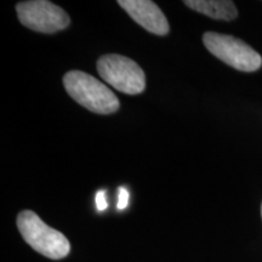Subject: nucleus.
<instances>
[{"mask_svg": "<svg viewBox=\"0 0 262 262\" xmlns=\"http://www.w3.org/2000/svg\"><path fill=\"white\" fill-rule=\"evenodd\" d=\"M64 89L75 102L97 114H112L119 110V100L103 83L81 71L63 77Z\"/></svg>", "mask_w": 262, "mask_h": 262, "instance_id": "f257e3e1", "label": "nucleus"}, {"mask_svg": "<svg viewBox=\"0 0 262 262\" xmlns=\"http://www.w3.org/2000/svg\"><path fill=\"white\" fill-rule=\"evenodd\" d=\"M17 227L27 244L52 260H60L70 254L71 244L61 232L50 227L32 210H24L17 216Z\"/></svg>", "mask_w": 262, "mask_h": 262, "instance_id": "f03ea898", "label": "nucleus"}, {"mask_svg": "<svg viewBox=\"0 0 262 262\" xmlns=\"http://www.w3.org/2000/svg\"><path fill=\"white\" fill-rule=\"evenodd\" d=\"M205 48L219 60L242 72H255L262 66L260 54L247 42L228 34L206 32L203 35Z\"/></svg>", "mask_w": 262, "mask_h": 262, "instance_id": "7ed1b4c3", "label": "nucleus"}, {"mask_svg": "<svg viewBox=\"0 0 262 262\" xmlns=\"http://www.w3.org/2000/svg\"><path fill=\"white\" fill-rule=\"evenodd\" d=\"M100 77L114 89L127 95L141 94L146 88L142 68L131 58L117 54H108L97 61Z\"/></svg>", "mask_w": 262, "mask_h": 262, "instance_id": "20e7f679", "label": "nucleus"}, {"mask_svg": "<svg viewBox=\"0 0 262 262\" xmlns=\"http://www.w3.org/2000/svg\"><path fill=\"white\" fill-rule=\"evenodd\" d=\"M19 22L29 29L39 33H56L70 26L67 12L60 6L47 0L21 2L16 5Z\"/></svg>", "mask_w": 262, "mask_h": 262, "instance_id": "39448f33", "label": "nucleus"}, {"mask_svg": "<svg viewBox=\"0 0 262 262\" xmlns=\"http://www.w3.org/2000/svg\"><path fill=\"white\" fill-rule=\"evenodd\" d=\"M118 4L146 31L157 35H165L169 33L168 19L156 3L150 0H119Z\"/></svg>", "mask_w": 262, "mask_h": 262, "instance_id": "423d86ee", "label": "nucleus"}, {"mask_svg": "<svg viewBox=\"0 0 262 262\" xmlns=\"http://www.w3.org/2000/svg\"><path fill=\"white\" fill-rule=\"evenodd\" d=\"M183 4L199 14L215 19L232 21L238 16L234 3L228 0H185Z\"/></svg>", "mask_w": 262, "mask_h": 262, "instance_id": "0eeeda50", "label": "nucleus"}, {"mask_svg": "<svg viewBox=\"0 0 262 262\" xmlns=\"http://www.w3.org/2000/svg\"><path fill=\"white\" fill-rule=\"evenodd\" d=\"M129 192L126 188L120 187L119 188V195H118V210H124L127 205H129Z\"/></svg>", "mask_w": 262, "mask_h": 262, "instance_id": "6e6552de", "label": "nucleus"}, {"mask_svg": "<svg viewBox=\"0 0 262 262\" xmlns=\"http://www.w3.org/2000/svg\"><path fill=\"white\" fill-rule=\"evenodd\" d=\"M106 193L104 191H98L95 196V202H96V206L98 211H103L107 209V201H106Z\"/></svg>", "mask_w": 262, "mask_h": 262, "instance_id": "1a4fd4ad", "label": "nucleus"}, {"mask_svg": "<svg viewBox=\"0 0 262 262\" xmlns=\"http://www.w3.org/2000/svg\"><path fill=\"white\" fill-rule=\"evenodd\" d=\"M261 216H262V205H261Z\"/></svg>", "mask_w": 262, "mask_h": 262, "instance_id": "9d476101", "label": "nucleus"}]
</instances>
